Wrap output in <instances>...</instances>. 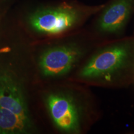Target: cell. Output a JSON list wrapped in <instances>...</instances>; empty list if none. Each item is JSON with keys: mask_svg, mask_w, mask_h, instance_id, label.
Returning <instances> with one entry per match:
<instances>
[{"mask_svg": "<svg viewBox=\"0 0 134 134\" xmlns=\"http://www.w3.org/2000/svg\"><path fill=\"white\" fill-rule=\"evenodd\" d=\"M88 50V46L81 40L66 38L41 53L38 60L40 71L46 78H65L80 65Z\"/></svg>", "mask_w": 134, "mask_h": 134, "instance_id": "4", "label": "cell"}, {"mask_svg": "<svg viewBox=\"0 0 134 134\" xmlns=\"http://www.w3.org/2000/svg\"><path fill=\"white\" fill-rule=\"evenodd\" d=\"M64 3L58 6L37 11L29 18L32 28L37 32L48 36H60L81 26L98 9Z\"/></svg>", "mask_w": 134, "mask_h": 134, "instance_id": "2", "label": "cell"}, {"mask_svg": "<svg viewBox=\"0 0 134 134\" xmlns=\"http://www.w3.org/2000/svg\"><path fill=\"white\" fill-rule=\"evenodd\" d=\"M134 8V0H113L99 17L96 29L106 36H118L123 32Z\"/></svg>", "mask_w": 134, "mask_h": 134, "instance_id": "6", "label": "cell"}, {"mask_svg": "<svg viewBox=\"0 0 134 134\" xmlns=\"http://www.w3.org/2000/svg\"><path fill=\"white\" fill-rule=\"evenodd\" d=\"M33 128L32 120L27 119L14 112L0 107V133H27Z\"/></svg>", "mask_w": 134, "mask_h": 134, "instance_id": "7", "label": "cell"}, {"mask_svg": "<svg viewBox=\"0 0 134 134\" xmlns=\"http://www.w3.org/2000/svg\"><path fill=\"white\" fill-rule=\"evenodd\" d=\"M9 50H10V48H9L8 47H5V48H1V49H0V53H4V52H8Z\"/></svg>", "mask_w": 134, "mask_h": 134, "instance_id": "8", "label": "cell"}, {"mask_svg": "<svg viewBox=\"0 0 134 134\" xmlns=\"http://www.w3.org/2000/svg\"><path fill=\"white\" fill-rule=\"evenodd\" d=\"M0 107L32 120L24 88L14 75L0 71Z\"/></svg>", "mask_w": 134, "mask_h": 134, "instance_id": "5", "label": "cell"}, {"mask_svg": "<svg viewBox=\"0 0 134 134\" xmlns=\"http://www.w3.org/2000/svg\"><path fill=\"white\" fill-rule=\"evenodd\" d=\"M76 91L66 86L52 92L46 97L50 116L60 132L78 134L85 129L86 106Z\"/></svg>", "mask_w": 134, "mask_h": 134, "instance_id": "3", "label": "cell"}, {"mask_svg": "<svg viewBox=\"0 0 134 134\" xmlns=\"http://www.w3.org/2000/svg\"><path fill=\"white\" fill-rule=\"evenodd\" d=\"M80 83L117 87L134 80V39L126 38L100 47L86 59L75 77Z\"/></svg>", "mask_w": 134, "mask_h": 134, "instance_id": "1", "label": "cell"}]
</instances>
